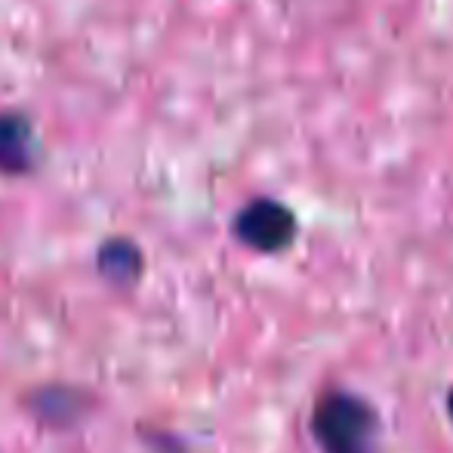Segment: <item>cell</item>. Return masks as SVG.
Instances as JSON below:
<instances>
[{"label": "cell", "mask_w": 453, "mask_h": 453, "mask_svg": "<svg viewBox=\"0 0 453 453\" xmlns=\"http://www.w3.org/2000/svg\"><path fill=\"white\" fill-rule=\"evenodd\" d=\"M311 432L324 453H373L376 413L349 392H327L311 413Z\"/></svg>", "instance_id": "obj_1"}, {"label": "cell", "mask_w": 453, "mask_h": 453, "mask_svg": "<svg viewBox=\"0 0 453 453\" xmlns=\"http://www.w3.org/2000/svg\"><path fill=\"white\" fill-rule=\"evenodd\" d=\"M234 234L253 250L278 253L296 238V216L272 197H257L234 216Z\"/></svg>", "instance_id": "obj_2"}, {"label": "cell", "mask_w": 453, "mask_h": 453, "mask_svg": "<svg viewBox=\"0 0 453 453\" xmlns=\"http://www.w3.org/2000/svg\"><path fill=\"white\" fill-rule=\"evenodd\" d=\"M37 167V136L22 111H0V173L25 176Z\"/></svg>", "instance_id": "obj_3"}, {"label": "cell", "mask_w": 453, "mask_h": 453, "mask_svg": "<svg viewBox=\"0 0 453 453\" xmlns=\"http://www.w3.org/2000/svg\"><path fill=\"white\" fill-rule=\"evenodd\" d=\"M142 250L127 238H111L96 253V269L114 287H130L142 274Z\"/></svg>", "instance_id": "obj_4"}, {"label": "cell", "mask_w": 453, "mask_h": 453, "mask_svg": "<svg viewBox=\"0 0 453 453\" xmlns=\"http://www.w3.org/2000/svg\"><path fill=\"white\" fill-rule=\"evenodd\" d=\"M31 407L47 426H68L78 413H84V398L74 388H41L31 398Z\"/></svg>", "instance_id": "obj_5"}, {"label": "cell", "mask_w": 453, "mask_h": 453, "mask_svg": "<svg viewBox=\"0 0 453 453\" xmlns=\"http://www.w3.org/2000/svg\"><path fill=\"white\" fill-rule=\"evenodd\" d=\"M448 407H450V419H453V392H450V398H448Z\"/></svg>", "instance_id": "obj_6"}]
</instances>
